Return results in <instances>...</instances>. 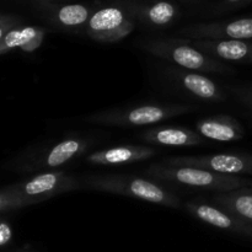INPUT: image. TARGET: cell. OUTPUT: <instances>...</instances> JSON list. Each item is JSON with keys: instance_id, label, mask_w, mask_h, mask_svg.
Returning <instances> with one entry per match:
<instances>
[{"instance_id": "6da1fadb", "label": "cell", "mask_w": 252, "mask_h": 252, "mask_svg": "<svg viewBox=\"0 0 252 252\" xmlns=\"http://www.w3.org/2000/svg\"><path fill=\"white\" fill-rule=\"evenodd\" d=\"M85 189L132 197L160 206L180 208L181 201L172 192L150 180L123 174H91L81 179Z\"/></svg>"}, {"instance_id": "7a4b0ae2", "label": "cell", "mask_w": 252, "mask_h": 252, "mask_svg": "<svg viewBox=\"0 0 252 252\" xmlns=\"http://www.w3.org/2000/svg\"><path fill=\"white\" fill-rule=\"evenodd\" d=\"M143 51L164 59L182 69L197 73L234 74V70L219 59L203 53L186 38H148L139 43Z\"/></svg>"}, {"instance_id": "3957f363", "label": "cell", "mask_w": 252, "mask_h": 252, "mask_svg": "<svg viewBox=\"0 0 252 252\" xmlns=\"http://www.w3.org/2000/svg\"><path fill=\"white\" fill-rule=\"evenodd\" d=\"M145 174L158 181L174 182L182 186L196 187L217 192H230L252 186V180L244 176L218 174L208 170L189 166H172L167 164H153Z\"/></svg>"}, {"instance_id": "277c9868", "label": "cell", "mask_w": 252, "mask_h": 252, "mask_svg": "<svg viewBox=\"0 0 252 252\" xmlns=\"http://www.w3.org/2000/svg\"><path fill=\"white\" fill-rule=\"evenodd\" d=\"M192 111H194L193 106L182 103H145L133 107L101 111L88 116L85 121L94 125L115 127H142L155 125Z\"/></svg>"}, {"instance_id": "5b68a950", "label": "cell", "mask_w": 252, "mask_h": 252, "mask_svg": "<svg viewBox=\"0 0 252 252\" xmlns=\"http://www.w3.org/2000/svg\"><path fill=\"white\" fill-rule=\"evenodd\" d=\"M135 17L129 2L101 7L93 12L85 26L91 39L101 43H116L122 41L135 27Z\"/></svg>"}, {"instance_id": "8992f818", "label": "cell", "mask_w": 252, "mask_h": 252, "mask_svg": "<svg viewBox=\"0 0 252 252\" xmlns=\"http://www.w3.org/2000/svg\"><path fill=\"white\" fill-rule=\"evenodd\" d=\"M81 187V179L74 175L65 171H48L15 186L11 189V193L32 204L66 192L75 191Z\"/></svg>"}, {"instance_id": "52a82bcc", "label": "cell", "mask_w": 252, "mask_h": 252, "mask_svg": "<svg viewBox=\"0 0 252 252\" xmlns=\"http://www.w3.org/2000/svg\"><path fill=\"white\" fill-rule=\"evenodd\" d=\"M165 164L172 166H189L218 174L252 175V155L249 154H212L192 155V157H174L165 160Z\"/></svg>"}, {"instance_id": "ba28073f", "label": "cell", "mask_w": 252, "mask_h": 252, "mask_svg": "<svg viewBox=\"0 0 252 252\" xmlns=\"http://www.w3.org/2000/svg\"><path fill=\"white\" fill-rule=\"evenodd\" d=\"M179 34L187 39H235L251 41L252 16L231 21L201 22L182 27Z\"/></svg>"}, {"instance_id": "9c48e42d", "label": "cell", "mask_w": 252, "mask_h": 252, "mask_svg": "<svg viewBox=\"0 0 252 252\" xmlns=\"http://www.w3.org/2000/svg\"><path fill=\"white\" fill-rule=\"evenodd\" d=\"M167 75L182 90L199 100L208 101V102H223L228 98L221 86L202 73L171 68L167 70Z\"/></svg>"}, {"instance_id": "30bf717a", "label": "cell", "mask_w": 252, "mask_h": 252, "mask_svg": "<svg viewBox=\"0 0 252 252\" xmlns=\"http://www.w3.org/2000/svg\"><path fill=\"white\" fill-rule=\"evenodd\" d=\"M186 209L197 219L214 228L228 230L252 239V224L238 218L220 207L203 203V202H189L186 203Z\"/></svg>"}, {"instance_id": "8fae6325", "label": "cell", "mask_w": 252, "mask_h": 252, "mask_svg": "<svg viewBox=\"0 0 252 252\" xmlns=\"http://www.w3.org/2000/svg\"><path fill=\"white\" fill-rule=\"evenodd\" d=\"M187 39V38H186ZM192 44L203 53L219 61L252 63V41L235 39H189Z\"/></svg>"}, {"instance_id": "7c38bea8", "label": "cell", "mask_w": 252, "mask_h": 252, "mask_svg": "<svg viewBox=\"0 0 252 252\" xmlns=\"http://www.w3.org/2000/svg\"><path fill=\"white\" fill-rule=\"evenodd\" d=\"M155 153L157 150L147 145H118L88 155L86 162L96 166H118L150 159Z\"/></svg>"}, {"instance_id": "4fadbf2b", "label": "cell", "mask_w": 252, "mask_h": 252, "mask_svg": "<svg viewBox=\"0 0 252 252\" xmlns=\"http://www.w3.org/2000/svg\"><path fill=\"white\" fill-rule=\"evenodd\" d=\"M148 144L160 147H196L203 143V137L186 127L159 126L150 128L140 135Z\"/></svg>"}, {"instance_id": "5bb4252c", "label": "cell", "mask_w": 252, "mask_h": 252, "mask_svg": "<svg viewBox=\"0 0 252 252\" xmlns=\"http://www.w3.org/2000/svg\"><path fill=\"white\" fill-rule=\"evenodd\" d=\"M196 128L202 137L217 142H236L245 135L240 122L229 115L209 116L198 121Z\"/></svg>"}, {"instance_id": "9a60e30c", "label": "cell", "mask_w": 252, "mask_h": 252, "mask_svg": "<svg viewBox=\"0 0 252 252\" xmlns=\"http://www.w3.org/2000/svg\"><path fill=\"white\" fill-rule=\"evenodd\" d=\"M135 20L152 27H166L179 16V9L171 1L155 0L147 2H129Z\"/></svg>"}, {"instance_id": "2e32d148", "label": "cell", "mask_w": 252, "mask_h": 252, "mask_svg": "<svg viewBox=\"0 0 252 252\" xmlns=\"http://www.w3.org/2000/svg\"><path fill=\"white\" fill-rule=\"evenodd\" d=\"M89 148L88 142L78 137H70L61 140L51 148L41 158L39 166L41 169H57L63 166L70 160L75 159L79 155L84 154Z\"/></svg>"}, {"instance_id": "e0dca14e", "label": "cell", "mask_w": 252, "mask_h": 252, "mask_svg": "<svg viewBox=\"0 0 252 252\" xmlns=\"http://www.w3.org/2000/svg\"><path fill=\"white\" fill-rule=\"evenodd\" d=\"M213 201L220 208L252 224V189H240L221 192L213 197Z\"/></svg>"}, {"instance_id": "ac0fdd59", "label": "cell", "mask_w": 252, "mask_h": 252, "mask_svg": "<svg viewBox=\"0 0 252 252\" xmlns=\"http://www.w3.org/2000/svg\"><path fill=\"white\" fill-rule=\"evenodd\" d=\"M46 31L41 27L27 26L22 29L10 30L0 41V53L12 48H20L25 52H33L41 46Z\"/></svg>"}, {"instance_id": "d6986e66", "label": "cell", "mask_w": 252, "mask_h": 252, "mask_svg": "<svg viewBox=\"0 0 252 252\" xmlns=\"http://www.w3.org/2000/svg\"><path fill=\"white\" fill-rule=\"evenodd\" d=\"M93 12L90 7L84 4H66L53 10L51 21L61 29H85Z\"/></svg>"}, {"instance_id": "ffe728a7", "label": "cell", "mask_w": 252, "mask_h": 252, "mask_svg": "<svg viewBox=\"0 0 252 252\" xmlns=\"http://www.w3.org/2000/svg\"><path fill=\"white\" fill-rule=\"evenodd\" d=\"M229 91L235 96L236 100L240 101L244 106H246V107L252 112V86H230V88H229Z\"/></svg>"}, {"instance_id": "44dd1931", "label": "cell", "mask_w": 252, "mask_h": 252, "mask_svg": "<svg viewBox=\"0 0 252 252\" xmlns=\"http://www.w3.org/2000/svg\"><path fill=\"white\" fill-rule=\"evenodd\" d=\"M27 204H30L29 202L20 198V197H16L12 193L5 194V196H0V209L12 208V207L15 208V207L27 206Z\"/></svg>"}, {"instance_id": "7402d4cb", "label": "cell", "mask_w": 252, "mask_h": 252, "mask_svg": "<svg viewBox=\"0 0 252 252\" xmlns=\"http://www.w3.org/2000/svg\"><path fill=\"white\" fill-rule=\"evenodd\" d=\"M12 231L9 224L0 223V246L5 245L11 240Z\"/></svg>"}, {"instance_id": "603a6c76", "label": "cell", "mask_w": 252, "mask_h": 252, "mask_svg": "<svg viewBox=\"0 0 252 252\" xmlns=\"http://www.w3.org/2000/svg\"><path fill=\"white\" fill-rule=\"evenodd\" d=\"M11 27V24H7V22H0V41L2 39V37L7 33L6 30Z\"/></svg>"}, {"instance_id": "cb8c5ba5", "label": "cell", "mask_w": 252, "mask_h": 252, "mask_svg": "<svg viewBox=\"0 0 252 252\" xmlns=\"http://www.w3.org/2000/svg\"><path fill=\"white\" fill-rule=\"evenodd\" d=\"M225 1L229 2V4H240V2L248 1V0H225Z\"/></svg>"}, {"instance_id": "d4e9b609", "label": "cell", "mask_w": 252, "mask_h": 252, "mask_svg": "<svg viewBox=\"0 0 252 252\" xmlns=\"http://www.w3.org/2000/svg\"><path fill=\"white\" fill-rule=\"evenodd\" d=\"M37 1H44V0H37Z\"/></svg>"}]
</instances>
